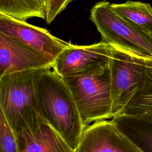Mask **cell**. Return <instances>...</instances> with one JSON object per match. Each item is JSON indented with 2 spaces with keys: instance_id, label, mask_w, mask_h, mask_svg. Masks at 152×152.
Returning a JSON list of instances; mask_svg holds the SVG:
<instances>
[{
  "instance_id": "1",
  "label": "cell",
  "mask_w": 152,
  "mask_h": 152,
  "mask_svg": "<svg viewBox=\"0 0 152 152\" xmlns=\"http://www.w3.org/2000/svg\"><path fill=\"white\" fill-rule=\"evenodd\" d=\"M40 114L75 151L85 129L72 94L52 67L41 71L37 85Z\"/></svg>"
},
{
  "instance_id": "2",
  "label": "cell",
  "mask_w": 152,
  "mask_h": 152,
  "mask_svg": "<svg viewBox=\"0 0 152 152\" xmlns=\"http://www.w3.org/2000/svg\"><path fill=\"white\" fill-rule=\"evenodd\" d=\"M42 69L0 76V110L15 133L32 124L41 115L37 85Z\"/></svg>"
},
{
  "instance_id": "3",
  "label": "cell",
  "mask_w": 152,
  "mask_h": 152,
  "mask_svg": "<svg viewBox=\"0 0 152 152\" xmlns=\"http://www.w3.org/2000/svg\"><path fill=\"white\" fill-rule=\"evenodd\" d=\"M62 77L72 94L85 128L113 118L109 65L94 71Z\"/></svg>"
},
{
  "instance_id": "4",
  "label": "cell",
  "mask_w": 152,
  "mask_h": 152,
  "mask_svg": "<svg viewBox=\"0 0 152 152\" xmlns=\"http://www.w3.org/2000/svg\"><path fill=\"white\" fill-rule=\"evenodd\" d=\"M110 46L109 63L113 118L120 114L152 71V58Z\"/></svg>"
},
{
  "instance_id": "5",
  "label": "cell",
  "mask_w": 152,
  "mask_h": 152,
  "mask_svg": "<svg viewBox=\"0 0 152 152\" xmlns=\"http://www.w3.org/2000/svg\"><path fill=\"white\" fill-rule=\"evenodd\" d=\"M110 2L103 1L91 9L90 20L102 42L152 58V35L131 24L115 12Z\"/></svg>"
},
{
  "instance_id": "6",
  "label": "cell",
  "mask_w": 152,
  "mask_h": 152,
  "mask_svg": "<svg viewBox=\"0 0 152 152\" xmlns=\"http://www.w3.org/2000/svg\"><path fill=\"white\" fill-rule=\"evenodd\" d=\"M110 45L100 42L91 45L70 44L53 61L52 68L61 77L94 71L109 65Z\"/></svg>"
},
{
  "instance_id": "7",
  "label": "cell",
  "mask_w": 152,
  "mask_h": 152,
  "mask_svg": "<svg viewBox=\"0 0 152 152\" xmlns=\"http://www.w3.org/2000/svg\"><path fill=\"white\" fill-rule=\"evenodd\" d=\"M0 33L15 38L33 48L52 64L70 45L51 34L47 30L0 14Z\"/></svg>"
},
{
  "instance_id": "8",
  "label": "cell",
  "mask_w": 152,
  "mask_h": 152,
  "mask_svg": "<svg viewBox=\"0 0 152 152\" xmlns=\"http://www.w3.org/2000/svg\"><path fill=\"white\" fill-rule=\"evenodd\" d=\"M75 152H144L121 131L111 119L87 126Z\"/></svg>"
},
{
  "instance_id": "9",
  "label": "cell",
  "mask_w": 152,
  "mask_h": 152,
  "mask_svg": "<svg viewBox=\"0 0 152 152\" xmlns=\"http://www.w3.org/2000/svg\"><path fill=\"white\" fill-rule=\"evenodd\" d=\"M52 65L49 60L33 48L0 33V76Z\"/></svg>"
},
{
  "instance_id": "10",
  "label": "cell",
  "mask_w": 152,
  "mask_h": 152,
  "mask_svg": "<svg viewBox=\"0 0 152 152\" xmlns=\"http://www.w3.org/2000/svg\"><path fill=\"white\" fill-rule=\"evenodd\" d=\"M16 135L20 152H75L42 115Z\"/></svg>"
},
{
  "instance_id": "11",
  "label": "cell",
  "mask_w": 152,
  "mask_h": 152,
  "mask_svg": "<svg viewBox=\"0 0 152 152\" xmlns=\"http://www.w3.org/2000/svg\"><path fill=\"white\" fill-rule=\"evenodd\" d=\"M111 120L144 152H152V113L119 114Z\"/></svg>"
},
{
  "instance_id": "12",
  "label": "cell",
  "mask_w": 152,
  "mask_h": 152,
  "mask_svg": "<svg viewBox=\"0 0 152 152\" xmlns=\"http://www.w3.org/2000/svg\"><path fill=\"white\" fill-rule=\"evenodd\" d=\"M47 10L45 0H0V14L22 21L33 17L46 20Z\"/></svg>"
},
{
  "instance_id": "13",
  "label": "cell",
  "mask_w": 152,
  "mask_h": 152,
  "mask_svg": "<svg viewBox=\"0 0 152 152\" xmlns=\"http://www.w3.org/2000/svg\"><path fill=\"white\" fill-rule=\"evenodd\" d=\"M111 7L125 20L152 35V7L150 4L128 1L111 4Z\"/></svg>"
},
{
  "instance_id": "14",
  "label": "cell",
  "mask_w": 152,
  "mask_h": 152,
  "mask_svg": "<svg viewBox=\"0 0 152 152\" xmlns=\"http://www.w3.org/2000/svg\"><path fill=\"white\" fill-rule=\"evenodd\" d=\"M147 112L152 113V71L140 90L120 114L134 115Z\"/></svg>"
},
{
  "instance_id": "15",
  "label": "cell",
  "mask_w": 152,
  "mask_h": 152,
  "mask_svg": "<svg viewBox=\"0 0 152 152\" xmlns=\"http://www.w3.org/2000/svg\"><path fill=\"white\" fill-rule=\"evenodd\" d=\"M0 152H20L16 133L1 110Z\"/></svg>"
},
{
  "instance_id": "16",
  "label": "cell",
  "mask_w": 152,
  "mask_h": 152,
  "mask_svg": "<svg viewBox=\"0 0 152 152\" xmlns=\"http://www.w3.org/2000/svg\"><path fill=\"white\" fill-rule=\"evenodd\" d=\"M74 0H49L47 4V16L46 21L48 24L52 23L54 19L68 5Z\"/></svg>"
},
{
  "instance_id": "17",
  "label": "cell",
  "mask_w": 152,
  "mask_h": 152,
  "mask_svg": "<svg viewBox=\"0 0 152 152\" xmlns=\"http://www.w3.org/2000/svg\"><path fill=\"white\" fill-rule=\"evenodd\" d=\"M45 1H46V2L48 4V1H49V0H45Z\"/></svg>"
}]
</instances>
